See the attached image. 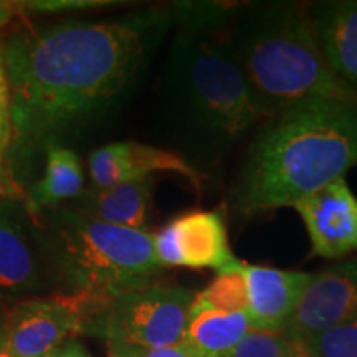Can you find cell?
<instances>
[{
  "label": "cell",
  "mask_w": 357,
  "mask_h": 357,
  "mask_svg": "<svg viewBox=\"0 0 357 357\" xmlns=\"http://www.w3.org/2000/svg\"><path fill=\"white\" fill-rule=\"evenodd\" d=\"M174 25L171 8L114 22H61L3 43L12 106L8 155L25 158L123 95Z\"/></svg>",
  "instance_id": "cell-1"
},
{
  "label": "cell",
  "mask_w": 357,
  "mask_h": 357,
  "mask_svg": "<svg viewBox=\"0 0 357 357\" xmlns=\"http://www.w3.org/2000/svg\"><path fill=\"white\" fill-rule=\"evenodd\" d=\"M357 166V102L318 101L270 119L258 134L234 205L240 213L293 207Z\"/></svg>",
  "instance_id": "cell-2"
},
{
  "label": "cell",
  "mask_w": 357,
  "mask_h": 357,
  "mask_svg": "<svg viewBox=\"0 0 357 357\" xmlns=\"http://www.w3.org/2000/svg\"><path fill=\"white\" fill-rule=\"evenodd\" d=\"M225 43L270 119L310 102H357L326 61L310 7L298 2L245 3Z\"/></svg>",
  "instance_id": "cell-3"
},
{
  "label": "cell",
  "mask_w": 357,
  "mask_h": 357,
  "mask_svg": "<svg viewBox=\"0 0 357 357\" xmlns=\"http://www.w3.org/2000/svg\"><path fill=\"white\" fill-rule=\"evenodd\" d=\"M166 100L176 129L202 158L217 159L270 119L227 43L215 35L178 32L166 68Z\"/></svg>",
  "instance_id": "cell-4"
},
{
  "label": "cell",
  "mask_w": 357,
  "mask_h": 357,
  "mask_svg": "<svg viewBox=\"0 0 357 357\" xmlns=\"http://www.w3.org/2000/svg\"><path fill=\"white\" fill-rule=\"evenodd\" d=\"M43 248L68 294L96 301L158 283L164 271L151 231L109 225L71 207L48 217Z\"/></svg>",
  "instance_id": "cell-5"
},
{
  "label": "cell",
  "mask_w": 357,
  "mask_h": 357,
  "mask_svg": "<svg viewBox=\"0 0 357 357\" xmlns=\"http://www.w3.org/2000/svg\"><path fill=\"white\" fill-rule=\"evenodd\" d=\"M194 296L187 288L159 283L105 301L83 296L84 319L79 334L137 349L177 346L184 341Z\"/></svg>",
  "instance_id": "cell-6"
},
{
  "label": "cell",
  "mask_w": 357,
  "mask_h": 357,
  "mask_svg": "<svg viewBox=\"0 0 357 357\" xmlns=\"http://www.w3.org/2000/svg\"><path fill=\"white\" fill-rule=\"evenodd\" d=\"M84 301L78 294L20 303L0 329L13 357H50L82 331Z\"/></svg>",
  "instance_id": "cell-7"
},
{
  "label": "cell",
  "mask_w": 357,
  "mask_h": 357,
  "mask_svg": "<svg viewBox=\"0 0 357 357\" xmlns=\"http://www.w3.org/2000/svg\"><path fill=\"white\" fill-rule=\"evenodd\" d=\"M155 260L164 270L185 266L222 270L236 260L225 218L218 211H195L176 217L153 234Z\"/></svg>",
  "instance_id": "cell-8"
},
{
  "label": "cell",
  "mask_w": 357,
  "mask_h": 357,
  "mask_svg": "<svg viewBox=\"0 0 357 357\" xmlns=\"http://www.w3.org/2000/svg\"><path fill=\"white\" fill-rule=\"evenodd\" d=\"M356 314L357 257L311 275L300 305L283 331L293 342H301Z\"/></svg>",
  "instance_id": "cell-9"
},
{
  "label": "cell",
  "mask_w": 357,
  "mask_h": 357,
  "mask_svg": "<svg viewBox=\"0 0 357 357\" xmlns=\"http://www.w3.org/2000/svg\"><path fill=\"white\" fill-rule=\"evenodd\" d=\"M310 235L312 253L341 260L357 253V197L339 178L293 205Z\"/></svg>",
  "instance_id": "cell-10"
},
{
  "label": "cell",
  "mask_w": 357,
  "mask_h": 357,
  "mask_svg": "<svg viewBox=\"0 0 357 357\" xmlns=\"http://www.w3.org/2000/svg\"><path fill=\"white\" fill-rule=\"evenodd\" d=\"M93 187H109L123 182L149 178L158 172L178 174L199 187L200 174L189 160L160 147L123 141L102 146L89 155Z\"/></svg>",
  "instance_id": "cell-11"
},
{
  "label": "cell",
  "mask_w": 357,
  "mask_h": 357,
  "mask_svg": "<svg viewBox=\"0 0 357 357\" xmlns=\"http://www.w3.org/2000/svg\"><path fill=\"white\" fill-rule=\"evenodd\" d=\"M247 281V314L252 329L283 331L300 305L312 273L243 265Z\"/></svg>",
  "instance_id": "cell-12"
},
{
  "label": "cell",
  "mask_w": 357,
  "mask_h": 357,
  "mask_svg": "<svg viewBox=\"0 0 357 357\" xmlns=\"http://www.w3.org/2000/svg\"><path fill=\"white\" fill-rule=\"evenodd\" d=\"M310 15L329 68L357 96V0L318 2Z\"/></svg>",
  "instance_id": "cell-13"
},
{
  "label": "cell",
  "mask_w": 357,
  "mask_h": 357,
  "mask_svg": "<svg viewBox=\"0 0 357 357\" xmlns=\"http://www.w3.org/2000/svg\"><path fill=\"white\" fill-rule=\"evenodd\" d=\"M153 197L154 178L149 177L109 187L91 185L83 189L71 208L109 225L149 231Z\"/></svg>",
  "instance_id": "cell-14"
},
{
  "label": "cell",
  "mask_w": 357,
  "mask_h": 357,
  "mask_svg": "<svg viewBox=\"0 0 357 357\" xmlns=\"http://www.w3.org/2000/svg\"><path fill=\"white\" fill-rule=\"evenodd\" d=\"M40 280L42 268L24 217L15 204L0 202V294L29 293Z\"/></svg>",
  "instance_id": "cell-15"
},
{
  "label": "cell",
  "mask_w": 357,
  "mask_h": 357,
  "mask_svg": "<svg viewBox=\"0 0 357 357\" xmlns=\"http://www.w3.org/2000/svg\"><path fill=\"white\" fill-rule=\"evenodd\" d=\"M250 329L247 311L222 312L192 306L182 344L197 357H227Z\"/></svg>",
  "instance_id": "cell-16"
},
{
  "label": "cell",
  "mask_w": 357,
  "mask_h": 357,
  "mask_svg": "<svg viewBox=\"0 0 357 357\" xmlns=\"http://www.w3.org/2000/svg\"><path fill=\"white\" fill-rule=\"evenodd\" d=\"M84 174L82 160L68 147L47 146L45 174L30 192V211L55 207L65 200H75L83 192Z\"/></svg>",
  "instance_id": "cell-17"
},
{
  "label": "cell",
  "mask_w": 357,
  "mask_h": 357,
  "mask_svg": "<svg viewBox=\"0 0 357 357\" xmlns=\"http://www.w3.org/2000/svg\"><path fill=\"white\" fill-rule=\"evenodd\" d=\"M245 3L218 2V0H185L171 7L174 24L182 25V32L215 35L231 26Z\"/></svg>",
  "instance_id": "cell-18"
},
{
  "label": "cell",
  "mask_w": 357,
  "mask_h": 357,
  "mask_svg": "<svg viewBox=\"0 0 357 357\" xmlns=\"http://www.w3.org/2000/svg\"><path fill=\"white\" fill-rule=\"evenodd\" d=\"M243 265L245 263L236 258L229 266L218 270L215 280L200 293H195L192 306L222 312L247 311L248 296Z\"/></svg>",
  "instance_id": "cell-19"
},
{
  "label": "cell",
  "mask_w": 357,
  "mask_h": 357,
  "mask_svg": "<svg viewBox=\"0 0 357 357\" xmlns=\"http://www.w3.org/2000/svg\"><path fill=\"white\" fill-rule=\"evenodd\" d=\"M298 344L316 357H357V314Z\"/></svg>",
  "instance_id": "cell-20"
},
{
  "label": "cell",
  "mask_w": 357,
  "mask_h": 357,
  "mask_svg": "<svg viewBox=\"0 0 357 357\" xmlns=\"http://www.w3.org/2000/svg\"><path fill=\"white\" fill-rule=\"evenodd\" d=\"M294 342L284 331L250 329L227 357H289Z\"/></svg>",
  "instance_id": "cell-21"
},
{
  "label": "cell",
  "mask_w": 357,
  "mask_h": 357,
  "mask_svg": "<svg viewBox=\"0 0 357 357\" xmlns=\"http://www.w3.org/2000/svg\"><path fill=\"white\" fill-rule=\"evenodd\" d=\"M12 144V106L10 86H8L6 52L3 42H0V184L6 177V164Z\"/></svg>",
  "instance_id": "cell-22"
},
{
  "label": "cell",
  "mask_w": 357,
  "mask_h": 357,
  "mask_svg": "<svg viewBox=\"0 0 357 357\" xmlns=\"http://www.w3.org/2000/svg\"><path fill=\"white\" fill-rule=\"evenodd\" d=\"M114 2L108 0H35V2L17 3V8H25L30 12H71V10H86V8H96L101 6H111Z\"/></svg>",
  "instance_id": "cell-23"
},
{
  "label": "cell",
  "mask_w": 357,
  "mask_h": 357,
  "mask_svg": "<svg viewBox=\"0 0 357 357\" xmlns=\"http://www.w3.org/2000/svg\"><path fill=\"white\" fill-rule=\"evenodd\" d=\"M142 357H197L185 344H177L160 349H139Z\"/></svg>",
  "instance_id": "cell-24"
},
{
  "label": "cell",
  "mask_w": 357,
  "mask_h": 357,
  "mask_svg": "<svg viewBox=\"0 0 357 357\" xmlns=\"http://www.w3.org/2000/svg\"><path fill=\"white\" fill-rule=\"evenodd\" d=\"M50 357H93L84 347L77 341H66L63 346L58 347Z\"/></svg>",
  "instance_id": "cell-25"
},
{
  "label": "cell",
  "mask_w": 357,
  "mask_h": 357,
  "mask_svg": "<svg viewBox=\"0 0 357 357\" xmlns=\"http://www.w3.org/2000/svg\"><path fill=\"white\" fill-rule=\"evenodd\" d=\"M17 10L19 8H17L15 2H3V0H0V29H3L12 20Z\"/></svg>",
  "instance_id": "cell-26"
},
{
  "label": "cell",
  "mask_w": 357,
  "mask_h": 357,
  "mask_svg": "<svg viewBox=\"0 0 357 357\" xmlns=\"http://www.w3.org/2000/svg\"><path fill=\"white\" fill-rule=\"evenodd\" d=\"M289 357H316V356L311 354L310 351H306L301 344L294 342V349H293L291 354H289Z\"/></svg>",
  "instance_id": "cell-27"
},
{
  "label": "cell",
  "mask_w": 357,
  "mask_h": 357,
  "mask_svg": "<svg viewBox=\"0 0 357 357\" xmlns=\"http://www.w3.org/2000/svg\"><path fill=\"white\" fill-rule=\"evenodd\" d=\"M0 357H13L12 352L8 351V347L6 344V341H3V336L2 333H0Z\"/></svg>",
  "instance_id": "cell-28"
}]
</instances>
